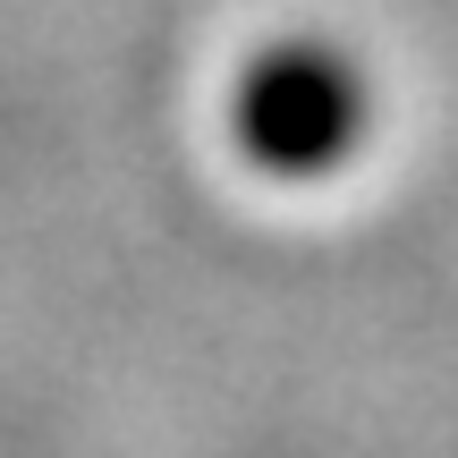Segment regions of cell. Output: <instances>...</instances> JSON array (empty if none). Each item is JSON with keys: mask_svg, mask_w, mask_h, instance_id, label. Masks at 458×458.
I'll return each instance as SVG.
<instances>
[{"mask_svg": "<svg viewBox=\"0 0 458 458\" xmlns=\"http://www.w3.org/2000/svg\"><path fill=\"white\" fill-rule=\"evenodd\" d=\"M348 128H357V94H348V77L331 60L289 51V60L255 68V85H246V145L263 162L314 170L348 145Z\"/></svg>", "mask_w": 458, "mask_h": 458, "instance_id": "6da1fadb", "label": "cell"}]
</instances>
